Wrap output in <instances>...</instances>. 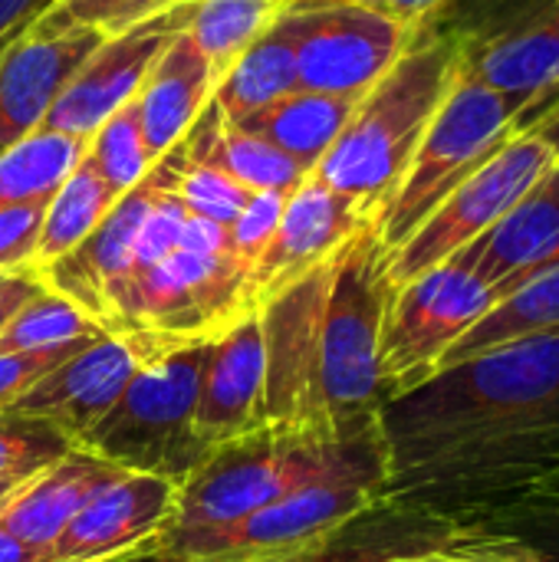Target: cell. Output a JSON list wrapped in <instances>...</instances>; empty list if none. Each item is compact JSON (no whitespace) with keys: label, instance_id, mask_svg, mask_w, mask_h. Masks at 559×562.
Listing matches in <instances>:
<instances>
[{"label":"cell","instance_id":"obj_35","mask_svg":"<svg viewBox=\"0 0 559 562\" xmlns=\"http://www.w3.org/2000/svg\"><path fill=\"white\" fill-rule=\"evenodd\" d=\"M86 158L119 198L145 181V175L152 171V158L135 102H125L96 128V135L86 142Z\"/></svg>","mask_w":559,"mask_h":562},{"label":"cell","instance_id":"obj_44","mask_svg":"<svg viewBox=\"0 0 559 562\" xmlns=\"http://www.w3.org/2000/svg\"><path fill=\"white\" fill-rule=\"evenodd\" d=\"M43 7L46 0H0V46L13 40L20 30H26Z\"/></svg>","mask_w":559,"mask_h":562},{"label":"cell","instance_id":"obj_39","mask_svg":"<svg viewBox=\"0 0 559 562\" xmlns=\"http://www.w3.org/2000/svg\"><path fill=\"white\" fill-rule=\"evenodd\" d=\"M43 214H46V201L0 207V273L36 270Z\"/></svg>","mask_w":559,"mask_h":562},{"label":"cell","instance_id":"obj_14","mask_svg":"<svg viewBox=\"0 0 559 562\" xmlns=\"http://www.w3.org/2000/svg\"><path fill=\"white\" fill-rule=\"evenodd\" d=\"M188 7L191 0L105 36L69 76L40 128L89 142L112 112L135 99L155 56L165 49L171 33L188 23Z\"/></svg>","mask_w":559,"mask_h":562},{"label":"cell","instance_id":"obj_10","mask_svg":"<svg viewBox=\"0 0 559 562\" xmlns=\"http://www.w3.org/2000/svg\"><path fill=\"white\" fill-rule=\"evenodd\" d=\"M280 16L293 36L300 89L349 99H362L425 26L356 0H290Z\"/></svg>","mask_w":559,"mask_h":562},{"label":"cell","instance_id":"obj_40","mask_svg":"<svg viewBox=\"0 0 559 562\" xmlns=\"http://www.w3.org/2000/svg\"><path fill=\"white\" fill-rule=\"evenodd\" d=\"M92 339H99V336L40 349V352H0V408H13L46 372H53L59 362H66L72 352H79Z\"/></svg>","mask_w":559,"mask_h":562},{"label":"cell","instance_id":"obj_13","mask_svg":"<svg viewBox=\"0 0 559 562\" xmlns=\"http://www.w3.org/2000/svg\"><path fill=\"white\" fill-rule=\"evenodd\" d=\"M175 346L188 342H171L142 329L102 333L66 362H59L53 372H46L13 408L46 418L72 445H79L115 408L128 382L152 359L165 356Z\"/></svg>","mask_w":559,"mask_h":562},{"label":"cell","instance_id":"obj_33","mask_svg":"<svg viewBox=\"0 0 559 562\" xmlns=\"http://www.w3.org/2000/svg\"><path fill=\"white\" fill-rule=\"evenodd\" d=\"M152 168L178 194V201L188 207V214L224 224V227H231V221L241 214V207L254 194L244 184H237L231 175H224L221 168L188 158L181 145H175Z\"/></svg>","mask_w":559,"mask_h":562},{"label":"cell","instance_id":"obj_9","mask_svg":"<svg viewBox=\"0 0 559 562\" xmlns=\"http://www.w3.org/2000/svg\"><path fill=\"white\" fill-rule=\"evenodd\" d=\"M497 303V290L461 260H445L395 286L382 326L385 402L428 382L458 339H465Z\"/></svg>","mask_w":559,"mask_h":562},{"label":"cell","instance_id":"obj_48","mask_svg":"<svg viewBox=\"0 0 559 562\" xmlns=\"http://www.w3.org/2000/svg\"><path fill=\"white\" fill-rule=\"evenodd\" d=\"M178 3H188V0H142V3L132 10L128 26H135V23H142L145 16H155V13H161V10H171V7H178ZM128 26H125V30H128Z\"/></svg>","mask_w":559,"mask_h":562},{"label":"cell","instance_id":"obj_22","mask_svg":"<svg viewBox=\"0 0 559 562\" xmlns=\"http://www.w3.org/2000/svg\"><path fill=\"white\" fill-rule=\"evenodd\" d=\"M214 72L201 49L194 46L191 33L181 26L171 33L165 49L155 56L145 82L135 92V109L145 135V148L152 165L165 158L198 122L214 95Z\"/></svg>","mask_w":559,"mask_h":562},{"label":"cell","instance_id":"obj_50","mask_svg":"<svg viewBox=\"0 0 559 562\" xmlns=\"http://www.w3.org/2000/svg\"><path fill=\"white\" fill-rule=\"evenodd\" d=\"M287 3H290V0H287Z\"/></svg>","mask_w":559,"mask_h":562},{"label":"cell","instance_id":"obj_4","mask_svg":"<svg viewBox=\"0 0 559 562\" xmlns=\"http://www.w3.org/2000/svg\"><path fill=\"white\" fill-rule=\"evenodd\" d=\"M392 293L389 250L366 224L333 260L320 329L323 412L336 438L372 428L385 405L382 326Z\"/></svg>","mask_w":559,"mask_h":562},{"label":"cell","instance_id":"obj_46","mask_svg":"<svg viewBox=\"0 0 559 562\" xmlns=\"http://www.w3.org/2000/svg\"><path fill=\"white\" fill-rule=\"evenodd\" d=\"M0 562H43V553L0 530Z\"/></svg>","mask_w":559,"mask_h":562},{"label":"cell","instance_id":"obj_7","mask_svg":"<svg viewBox=\"0 0 559 562\" xmlns=\"http://www.w3.org/2000/svg\"><path fill=\"white\" fill-rule=\"evenodd\" d=\"M514 132L517 109L501 92L478 82L461 63L458 79L425 128L402 181L372 221L382 247L389 254L399 250L425 224V217Z\"/></svg>","mask_w":559,"mask_h":562},{"label":"cell","instance_id":"obj_12","mask_svg":"<svg viewBox=\"0 0 559 562\" xmlns=\"http://www.w3.org/2000/svg\"><path fill=\"white\" fill-rule=\"evenodd\" d=\"M333 260L303 273L257 310L267 352L264 428L310 441H339L329 431L320 389V329Z\"/></svg>","mask_w":559,"mask_h":562},{"label":"cell","instance_id":"obj_8","mask_svg":"<svg viewBox=\"0 0 559 562\" xmlns=\"http://www.w3.org/2000/svg\"><path fill=\"white\" fill-rule=\"evenodd\" d=\"M250 270L234 254L175 250L135 270L115 300V326L165 336L171 342H211L254 313Z\"/></svg>","mask_w":559,"mask_h":562},{"label":"cell","instance_id":"obj_2","mask_svg":"<svg viewBox=\"0 0 559 562\" xmlns=\"http://www.w3.org/2000/svg\"><path fill=\"white\" fill-rule=\"evenodd\" d=\"M461 53V36L422 26L395 66L356 102L343 135L313 175L336 194L366 207L376 221L451 92Z\"/></svg>","mask_w":559,"mask_h":562},{"label":"cell","instance_id":"obj_37","mask_svg":"<svg viewBox=\"0 0 559 562\" xmlns=\"http://www.w3.org/2000/svg\"><path fill=\"white\" fill-rule=\"evenodd\" d=\"M283 204H287V194H280V191H254L247 198V204L241 207V214L231 221V227H227L231 254L247 270H254V263L260 260V254L273 240Z\"/></svg>","mask_w":559,"mask_h":562},{"label":"cell","instance_id":"obj_41","mask_svg":"<svg viewBox=\"0 0 559 562\" xmlns=\"http://www.w3.org/2000/svg\"><path fill=\"white\" fill-rule=\"evenodd\" d=\"M428 562H544L537 553H530L524 543L488 533V530H465L458 533L445 550H438Z\"/></svg>","mask_w":559,"mask_h":562},{"label":"cell","instance_id":"obj_3","mask_svg":"<svg viewBox=\"0 0 559 562\" xmlns=\"http://www.w3.org/2000/svg\"><path fill=\"white\" fill-rule=\"evenodd\" d=\"M389 445L382 425L329 474L306 481L277 504L221 530L161 533V550L181 562H290L323 547L389 494Z\"/></svg>","mask_w":559,"mask_h":562},{"label":"cell","instance_id":"obj_20","mask_svg":"<svg viewBox=\"0 0 559 562\" xmlns=\"http://www.w3.org/2000/svg\"><path fill=\"white\" fill-rule=\"evenodd\" d=\"M451 260L471 267L501 300L559 263V161L488 234Z\"/></svg>","mask_w":559,"mask_h":562},{"label":"cell","instance_id":"obj_29","mask_svg":"<svg viewBox=\"0 0 559 562\" xmlns=\"http://www.w3.org/2000/svg\"><path fill=\"white\" fill-rule=\"evenodd\" d=\"M119 194L99 178V171L82 155L79 165L66 175L56 194L46 201L43 231L36 244V270L56 263L69 250H76L115 207Z\"/></svg>","mask_w":559,"mask_h":562},{"label":"cell","instance_id":"obj_23","mask_svg":"<svg viewBox=\"0 0 559 562\" xmlns=\"http://www.w3.org/2000/svg\"><path fill=\"white\" fill-rule=\"evenodd\" d=\"M461 63L478 82L501 92L521 119L559 79V0L501 36L484 43L465 40Z\"/></svg>","mask_w":559,"mask_h":562},{"label":"cell","instance_id":"obj_21","mask_svg":"<svg viewBox=\"0 0 559 562\" xmlns=\"http://www.w3.org/2000/svg\"><path fill=\"white\" fill-rule=\"evenodd\" d=\"M468 527L402 497H382L313 553L290 562H428Z\"/></svg>","mask_w":559,"mask_h":562},{"label":"cell","instance_id":"obj_47","mask_svg":"<svg viewBox=\"0 0 559 562\" xmlns=\"http://www.w3.org/2000/svg\"><path fill=\"white\" fill-rule=\"evenodd\" d=\"M158 540H161V537H158ZM158 540H152V543H145V547H135V550H128V553H122V557H112V560L99 562H181L175 560V557H168V553L161 550Z\"/></svg>","mask_w":559,"mask_h":562},{"label":"cell","instance_id":"obj_30","mask_svg":"<svg viewBox=\"0 0 559 562\" xmlns=\"http://www.w3.org/2000/svg\"><path fill=\"white\" fill-rule=\"evenodd\" d=\"M287 0H191L185 30L208 59L214 82L280 16Z\"/></svg>","mask_w":559,"mask_h":562},{"label":"cell","instance_id":"obj_5","mask_svg":"<svg viewBox=\"0 0 559 562\" xmlns=\"http://www.w3.org/2000/svg\"><path fill=\"white\" fill-rule=\"evenodd\" d=\"M376 428L379 422L339 441H310L280 435L273 428H257L244 438L217 445L178 487L175 517L165 533L231 527L277 504L306 481L339 468Z\"/></svg>","mask_w":559,"mask_h":562},{"label":"cell","instance_id":"obj_15","mask_svg":"<svg viewBox=\"0 0 559 562\" xmlns=\"http://www.w3.org/2000/svg\"><path fill=\"white\" fill-rule=\"evenodd\" d=\"M366 224H372L366 207L310 175L297 191L287 194L277 234L250 270V293L257 310L303 273L333 260Z\"/></svg>","mask_w":559,"mask_h":562},{"label":"cell","instance_id":"obj_38","mask_svg":"<svg viewBox=\"0 0 559 562\" xmlns=\"http://www.w3.org/2000/svg\"><path fill=\"white\" fill-rule=\"evenodd\" d=\"M142 0H53L30 23L43 30H79L92 26L105 36L122 33L128 26L132 10Z\"/></svg>","mask_w":559,"mask_h":562},{"label":"cell","instance_id":"obj_36","mask_svg":"<svg viewBox=\"0 0 559 562\" xmlns=\"http://www.w3.org/2000/svg\"><path fill=\"white\" fill-rule=\"evenodd\" d=\"M76 445L46 418L0 408V481H30L63 461Z\"/></svg>","mask_w":559,"mask_h":562},{"label":"cell","instance_id":"obj_27","mask_svg":"<svg viewBox=\"0 0 559 562\" xmlns=\"http://www.w3.org/2000/svg\"><path fill=\"white\" fill-rule=\"evenodd\" d=\"M297 53H293V36L277 16L237 59L234 66L221 76L214 86V109L221 112L224 122L237 125L247 115L267 109L270 102L297 92Z\"/></svg>","mask_w":559,"mask_h":562},{"label":"cell","instance_id":"obj_31","mask_svg":"<svg viewBox=\"0 0 559 562\" xmlns=\"http://www.w3.org/2000/svg\"><path fill=\"white\" fill-rule=\"evenodd\" d=\"M86 155V142L36 128L0 155V207L49 201Z\"/></svg>","mask_w":559,"mask_h":562},{"label":"cell","instance_id":"obj_49","mask_svg":"<svg viewBox=\"0 0 559 562\" xmlns=\"http://www.w3.org/2000/svg\"><path fill=\"white\" fill-rule=\"evenodd\" d=\"M46 3H53V0H46Z\"/></svg>","mask_w":559,"mask_h":562},{"label":"cell","instance_id":"obj_11","mask_svg":"<svg viewBox=\"0 0 559 562\" xmlns=\"http://www.w3.org/2000/svg\"><path fill=\"white\" fill-rule=\"evenodd\" d=\"M557 155L534 132H514L474 175H468L425 224L389 254V280L402 286L418 273L451 260L481 234H488L544 175L557 168Z\"/></svg>","mask_w":559,"mask_h":562},{"label":"cell","instance_id":"obj_16","mask_svg":"<svg viewBox=\"0 0 559 562\" xmlns=\"http://www.w3.org/2000/svg\"><path fill=\"white\" fill-rule=\"evenodd\" d=\"M178 504V484L158 474L122 471L99 487L49 547L46 562H99L158 540Z\"/></svg>","mask_w":559,"mask_h":562},{"label":"cell","instance_id":"obj_42","mask_svg":"<svg viewBox=\"0 0 559 562\" xmlns=\"http://www.w3.org/2000/svg\"><path fill=\"white\" fill-rule=\"evenodd\" d=\"M43 290V277L36 270H16V273H0V333L13 319V313L30 303Z\"/></svg>","mask_w":559,"mask_h":562},{"label":"cell","instance_id":"obj_28","mask_svg":"<svg viewBox=\"0 0 559 562\" xmlns=\"http://www.w3.org/2000/svg\"><path fill=\"white\" fill-rule=\"evenodd\" d=\"M540 333H559V263L507 293L465 339H458V346L445 356L441 369L468 356L488 352L494 346Z\"/></svg>","mask_w":559,"mask_h":562},{"label":"cell","instance_id":"obj_43","mask_svg":"<svg viewBox=\"0 0 559 562\" xmlns=\"http://www.w3.org/2000/svg\"><path fill=\"white\" fill-rule=\"evenodd\" d=\"M178 247H181V250H191V254H231L227 227L188 214V221H185V227H181Z\"/></svg>","mask_w":559,"mask_h":562},{"label":"cell","instance_id":"obj_45","mask_svg":"<svg viewBox=\"0 0 559 562\" xmlns=\"http://www.w3.org/2000/svg\"><path fill=\"white\" fill-rule=\"evenodd\" d=\"M517 132H534L540 142H547V145L554 148V155L559 158V102H554L547 112H540L530 125H524V128H517Z\"/></svg>","mask_w":559,"mask_h":562},{"label":"cell","instance_id":"obj_6","mask_svg":"<svg viewBox=\"0 0 559 562\" xmlns=\"http://www.w3.org/2000/svg\"><path fill=\"white\" fill-rule=\"evenodd\" d=\"M211 342L175 346L152 359L76 448L122 471L158 474L181 487L211 454L194 435V408Z\"/></svg>","mask_w":559,"mask_h":562},{"label":"cell","instance_id":"obj_17","mask_svg":"<svg viewBox=\"0 0 559 562\" xmlns=\"http://www.w3.org/2000/svg\"><path fill=\"white\" fill-rule=\"evenodd\" d=\"M152 194L155 184L152 175H145V181L125 191L115 201V207L105 214V221L76 250L36 270L46 290L79 306L105 333H112L115 300L128 283V277L135 273V237L152 207Z\"/></svg>","mask_w":559,"mask_h":562},{"label":"cell","instance_id":"obj_32","mask_svg":"<svg viewBox=\"0 0 559 562\" xmlns=\"http://www.w3.org/2000/svg\"><path fill=\"white\" fill-rule=\"evenodd\" d=\"M468 527L511 537L544 562H559V458Z\"/></svg>","mask_w":559,"mask_h":562},{"label":"cell","instance_id":"obj_1","mask_svg":"<svg viewBox=\"0 0 559 562\" xmlns=\"http://www.w3.org/2000/svg\"><path fill=\"white\" fill-rule=\"evenodd\" d=\"M389 497L468 527L559 458V333L438 369L379 412Z\"/></svg>","mask_w":559,"mask_h":562},{"label":"cell","instance_id":"obj_24","mask_svg":"<svg viewBox=\"0 0 559 562\" xmlns=\"http://www.w3.org/2000/svg\"><path fill=\"white\" fill-rule=\"evenodd\" d=\"M122 468L96 458L86 448H72L63 461L36 474L3 510H0V530L16 537L20 543L46 553L59 540V533L69 527V520L82 510V504L115 481Z\"/></svg>","mask_w":559,"mask_h":562},{"label":"cell","instance_id":"obj_26","mask_svg":"<svg viewBox=\"0 0 559 562\" xmlns=\"http://www.w3.org/2000/svg\"><path fill=\"white\" fill-rule=\"evenodd\" d=\"M356 102L359 99H349V95H326V92L297 89V92L270 102L267 109L247 115L237 125L260 135L264 142L277 145L283 155H290L293 161H300L313 175L316 165L326 158V151L343 135Z\"/></svg>","mask_w":559,"mask_h":562},{"label":"cell","instance_id":"obj_34","mask_svg":"<svg viewBox=\"0 0 559 562\" xmlns=\"http://www.w3.org/2000/svg\"><path fill=\"white\" fill-rule=\"evenodd\" d=\"M105 329L92 323L79 306L63 300L53 290H40L30 303H23L13 319L0 333V352H40L66 342H79L89 336H102Z\"/></svg>","mask_w":559,"mask_h":562},{"label":"cell","instance_id":"obj_25","mask_svg":"<svg viewBox=\"0 0 559 562\" xmlns=\"http://www.w3.org/2000/svg\"><path fill=\"white\" fill-rule=\"evenodd\" d=\"M178 145L185 148L188 158L221 168L247 191L290 194L310 178V171L290 155H283L277 145L264 142L260 135L241 125L224 122L214 102H208V109L198 115V122L188 128V135Z\"/></svg>","mask_w":559,"mask_h":562},{"label":"cell","instance_id":"obj_19","mask_svg":"<svg viewBox=\"0 0 559 562\" xmlns=\"http://www.w3.org/2000/svg\"><path fill=\"white\" fill-rule=\"evenodd\" d=\"M264 329L254 310L208 349L194 408V435L208 451L264 428Z\"/></svg>","mask_w":559,"mask_h":562},{"label":"cell","instance_id":"obj_18","mask_svg":"<svg viewBox=\"0 0 559 562\" xmlns=\"http://www.w3.org/2000/svg\"><path fill=\"white\" fill-rule=\"evenodd\" d=\"M105 40L92 26H26L0 46V155L33 135L79 63Z\"/></svg>","mask_w":559,"mask_h":562}]
</instances>
